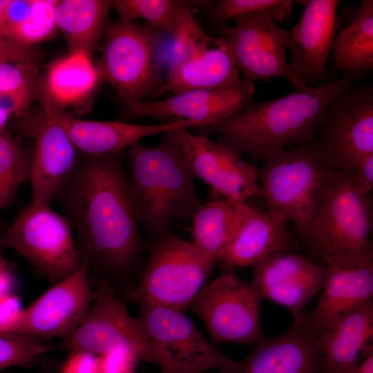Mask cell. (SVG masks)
I'll return each mask as SVG.
<instances>
[{
  "mask_svg": "<svg viewBox=\"0 0 373 373\" xmlns=\"http://www.w3.org/2000/svg\"><path fill=\"white\" fill-rule=\"evenodd\" d=\"M125 152L83 154L56 198L75 234L82 261L111 287L133 271L144 247Z\"/></svg>",
  "mask_w": 373,
  "mask_h": 373,
  "instance_id": "1",
  "label": "cell"
},
{
  "mask_svg": "<svg viewBox=\"0 0 373 373\" xmlns=\"http://www.w3.org/2000/svg\"><path fill=\"white\" fill-rule=\"evenodd\" d=\"M352 76L295 89L278 98L252 102L226 119L199 127L200 135H217V142L239 155L258 162L278 150L314 145L320 117L328 102L355 82Z\"/></svg>",
  "mask_w": 373,
  "mask_h": 373,
  "instance_id": "2",
  "label": "cell"
},
{
  "mask_svg": "<svg viewBox=\"0 0 373 373\" xmlns=\"http://www.w3.org/2000/svg\"><path fill=\"white\" fill-rule=\"evenodd\" d=\"M153 147L140 143L126 153L128 189L140 225L154 239L172 219L191 221L202 204L195 177L172 132Z\"/></svg>",
  "mask_w": 373,
  "mask_h": 373,
  "instance_id": "3",
  "label": "cell"
},
{
  "mask_svg": "<svg viewBox=\"0 0 373 373\" xmlns=\"http://www.w3.org/2000/svg\"><path fill=\"white\" fill-rule=\"evenodd\" d=\"M338 171L314 145H299L267 155L258 167L260 196L268 210L292 222L303 239Z\"/></svg>",
  "mask_w": 373,
  "mask_h": 373,
  "instance_id": "4",
  "label": "cell"
},
{
  "mask_svg": "<svg viewBox=\"0 0 373 373\" xmlns=\"http://www.w3.org/2000/svg\"><path fill=\"white\" fill-rule=\"evenodd\" d=\"M164 35L150 25L119 19L106 27L95 65L100 79L113 88L126 108L146 95L155 96L162 86L166 64Z\"/></svg>",
  "mask_w": 373,
  "mask_h": 373,
  "instance_id": "5",
  "label": "cell"
},
{
  "mask_svg": "<svg viewBox=\"0 0 373 373\" xmlns=\"http://www.w3.org/2000/svg\"><path fill=\"white\" fill-rule=\"evenodd\" d=\"M216 262L191 242L166 231L155 239L131 297L140 307L182 312L204 287Z\"/></svg>",
  "mask_w": 373,
  "mask_h": 373,
  "instance_id": "6",
  "label": "cell"
},
{
  "mask_svg": "<svg viewBox=\"0 0 373 373\" xmlns=\"http://www.w3.org/2000/svg\"><path fill=\"white\" fill-rule=\"evenodd\" d=\"M372 193L360 191L350 172H341L325 195L303 238L323 260L342 255L373 256Z\"/></svg>",
  "mask_w": 373,
  "mask_h": 373,
  "instance_id": "7",
  "label": "cell"
},
{
  "mask_svg": "<svg viewBox=\"0 0 373 373\" xmlns=\"http://www.w3.org/2000/svg\"><path fill=\"white\" fill-rule=\"evenodd\" d=\"M314 146L333 169L350 172L373 154V86L355 82L336 94L318 121Z\"/></svg>",
  "mask_w": 373,
  "mask_h": 373,
  "instance_id": "8",
  "label": "cell"
},
{
  "mask_svg": "<svg viewBox=\"0 0 373 373\" xmlns=\"http://www.w3.org/2000/svg\"><path fill=\"white\" fill-rule=\"evenodd\" d=\"M292 5V1L283 0L266 10L236 18L234 26L220 30L232 45L244 81L254 84L282 77L295 89L310 87L291 72L287 59L289 32L278 24L291 17Z\"/></svg>",
  "mask_w": 373,
  "mask_h": 373,
  "instance_id": "9",
  "label": "cell"
},
{
  "mask_svg": "<svg viewBox=\"0 0 373 373\" xmlns=\"http://www.w3.org/2000/svg\"><path fill=\"white\" fill-rule=\"evenodd\" d=\"M10 248L55 284L73 273L82 260L73 229L49 204L31 202L1 235L0 248Z\"/></svg>",
  "mask_w": 373,
  "mask_h": 373,
  "instance_id": "10",
  "label": "cell"
},
{
  "mask_svg": "<svg viewBox=\"0 0 373 373\" xmlns=\"http://www.w3.org/2000/svg\"><path fill=\"white\" fill-rule=\"evenodd\" d=\"M137 317L154 345L161 373H239L240 362L224 355L182 312L140 307Z\"/></svg>",
  "mask_w": 373,
  "mask_h": 373,
  "instance_id": "11",
  "label": "cell"
},
{
  "mask_svg": "<svg viewBox=\"0 0 373 373\" xmlns=\"http://www.w3.org/2000/svg\"><path fill=\"white\" fill-rule=\"evenodd\" d=\"M61 342L68 352L84 350L99 356L115 348H124L133 352L137 361L158 364L156 350L144 327L103 280H99L94 289L93 300L84 320Z\"/></svg>",
  "mask_w": 373,
  "mask_h": 373,
  "instance_id": "12",
  "label": "cell"
},
{
  "mask_svg": "<svg viewBox=\"0 0 373 373\" xmlns=\"http://www.w3.org/2000/svg\"><path fill=\"white\" fill-rule=\"evenodd\" d=\"M231 269L204 285L189 307L214 343L255 344L263 337L261 300Z\"/></svg>",
  "mask_w": 373,
  "mask_h": 373,
  "instance_id": "13",
  "label": "cell"
},
{
  "mask_svg": "<svg viewBox=\"0 0 373 373\" xmlns=\"http://www.w3.org/2000/svg\"><path fill=\"white\" fill-rule=\"evenodd\" d=\"M195 178L210 186L222 200L247 203L260 195L258 167L231 149L187 128L173 131Z\"/></svg>",
  "mask_w": 373,
  "mask_h": 373,
  "instance_id": "14",
  "label": "cell"
},
{
  "mask_svg": "<svg viewBox=\"0 0 373 373\" xmlns=\"http://www.w3.org/2000/svg\"><path fill=\"white\" fill-rule=\"evenodd\" d=\"M87 264L82 261L73 273L23 309L15 333L67 338L84 320L93 300Z\"/></svg>",
  "mask_w": 373,
  "mask_h": 373,
  "instance_id": "15",
  "label": "cell"
},
{
  "mask_svg": "<svg viewBox=\"0 0 373 373\" xmlns=\"http://www.w3.org/2000/svg\"><path fill=\"white\" fill-rule=\"evenodd\" d=\"M252 267L250 287L257 297L285 307L293 317L323 289L326 278L325 265L294 252L274 254Z\"/></svg>",
  "mask_w": 373,
  "mask_h": 373,
  "instance_id": "16",
  "label": "cell"
},
{
  "mask_svg": "<svg viewBox=\"0 0 373 373\" xmlns=\"http://www.w3.org/2000/svg\"><path fill=\"white\" fill-rule=\"evenodd\" d=\"M291 327L273 338L262 337L240 362L239 373H322L324 358L318 344L319 332L311 313L294 317Z\"/></svg>",
  "mask_w": 373,
  "mask_h": 373,
  "instance_id": "17",
  "label": "cell"
},
{
  "mask_svg": "<svg viewBox=\"0 0 373 373\" xmlns=\"http://www.w3.org/2000/svg\"><path fill=\"white\" fill-rule=\"evenodd\" d=\"M326 278L314 312V325L319 333L341 317L373 300V256L342 255L323 259Z\"/></svg>",
  "mask_w": 373,
  "mask_h": 373,
  "instance_id": "18",
  "label": "cell"
},
{
  "mask_svg": "<svg viewBox=\"0 0 373 373\" xmlns=\"http://www.w3.org/2000/svg\"><path fill=\"white\" fill-rule=\"evenodd\" d=\"M43 105L44 115L35 133L29 180L32 201L50 205L74 171L79 155L59 121L64 112Z\"/></svg>",
  "mask_w": 373,
  "mask_h": 373,
  "instance_id": "19",
  "label": "cell"
},
{
  "mask_svg": "<svg viewBox=\"0 0 373 373\" xmlns=\"http://www.w3.org/2000/svg\"><path fill=\"white\" fill-rule=\"evenodd\" d=\"M251 84L243 89H199L184 91L153 102H140L127 107L131 119L151 118L164 122L189 120L204 126L220 122L242 110L254 100Z\"/></svg>",
  "mask_w": 373,
  "mask_h": 373,
  "instance_id": "20",
  "label": "cell"
},
{
  "mask_svg": "<svg viewBox=\"0 0 373 373\" xmlns=\"http://www.w3.org/2000/svg\"><path fill=\"white\" fill-rule=\"evenodd\" d=\"M338 0H310L305 3L300 21L290 30L289 68L309 86L325 72L334 43Z\"/></svg>",
  "mask_w": 373,
  "mask_h": 373,
  "instance_id": "21",
  "label": "cell"
},
{
  "mask_svg": "<svg viewBox=\"0 0 373 373\" xmlns=\"http://www.w3.org/2000/svg\"><path fill=\"white\" fill-rule=\"evenodd\" d=\"M164 76L155 96L199 89H243L253 84L241 78L232 45L224 34L197 56L166 66Z\"/></svg>",
  "mask_w": 373,
  "mask_h": 373,
  "instance_id": "22",
  "label": "cell"
},
{
  "mask_svg": "<svg viewBox=\"0 0 373 373\" xmlns=\"http://www.w3.org/2000/svg\"><path fill=\"white\" fill-rule=\"evenodd\" d=\"M59 121L77 150L88 155L126 151L148 136L204 126L200 122L189 120H175L159 124L85 120L66 113L60 114Z\"/></svg>",
  "mask_w": 373,
  "mask_h": 373,
  "instance_id": "23",
  "label": "cell"
},
{
  "mask_svg": "<svg viewBox=\"0 0 373 373\" xmlns=\"http://www.w3.org/2000/svg\"><path fill=\"white\" fill-rule=\"evenodd\" d=\"M289 222L271 211L254 210L218 260L228 268L253 266L278 253H297Z\"/></svg>",
  "mask_w": 373,
  "mask_h": 373,
  "instance_id": "24",
  "label": "cell"
},
{
  "mask_svg": "<svg viewBox=\"0 0 373 373\" xmlns=\"http://www.w3.org/2000/svg\"><path fill=\"white\" fill-rule=\"evenodd\" d=\"M373 300L341 317L321 332L319 349L324 358L322 373H351L373 351Z\"/></svg>",
  "mask_w": 373,
  "mask_h": 373,
  "instance_id": "25",
  "label": "cell"
},
{
  "mask_svg": "<svg viewBox=\"0 0 373 373\" xmlns=\"http://www.w3.org/2000/svg\"><path fill=\"white\" fill-rule=\"evenodd\" d=\"M99 80L90 55L85 51L69 52L49 67L42 102L64 112V107L79 104L90 97Z\"/></svg>",
  "mask_w": 373,
  "mask_h": 373,
  "instance_id": "26",
  "label": "cell"
},
{
  "mask_svg": "<svg viewBox=\"0 0 373 373\" xmlns=\"http://www.w3.org/2000/svg\"><path fill=\"white\" fill-rule=\"evenodd\" d=\"M255 209L247 203L213 200L202 204L191 221V242L216 261Z\"/></svg>",
  "mask_w": 373,
  "mask_h": 373,
  "instance_id": "27",
  "label": "cell"
},
{
  "mask_svg": "<svg viewBox=\"0 0 373 373\" xmlns=\"http://www.w3.org/2000/svg\"><path fill=\"white\" fill-rule=\"evenodd\" d=\"M347 14L332 52L335 69L356 79L373 69V1L362 0Z\"/></svg>",
  "mask_w": 373,
  "mask_h": 373,
  "instance_id": "28",
  "label": "cell"
},
{
  "mask_svg": "<svg viewBox=\"0 0 373 373\" xmlns=\"http://www.w3.org/2000/svg\"><path fill=\"white\" fill-rule=\"evenodd\" d=\"M112 7L107 0H61L55 5V21L64 35L69 52L92 55L106 31Z\"/></svg>",
  "mask_w": 373,
  "mask_h": 373,
  "instance_id": "29",
  "label": "cell"
},
{
  "mask_svg": "<svg viewBox=\"0 0 373 373\" xmlns=\"http://www.w3.org/2000/svg\"><path fill=\"white\" fill-rule=\"evenodd\" d=\"M57 0H12L2 32L7 39L19 45H32L55 32Z\"/></svg>",
  "mask_w": 373,
  "mask_h": 373,
  "instance_id": "30",
  "label": "cell"
},
{
  "mask_svg": "<svg viewBox=\"0 0 373 373\" xmlns=\"http://www.w3.org/2000/svg\"><path fill=\"white\" fill-rule=\"evenodd\" d=\"M209 1H182L173 32L171 36L167 65L187 61L209 48L215 38L198 24L195 13L200 8L211 5Z\"/></svg>",
  "mask_w": 373,
  "mask_h": 373,
  "instance_id": "31",
  "label": "cell"
},
{
  "mask_svg": "<svg viewBox=\"0 0 373 373\" xmlns=\"http://www.w3.org/2000/svg\"><path fill=\"white\" fill-rule=\"evenodd\" d=\"M31 155L25 153L5 128L0 132V211L14 200L29 180Z\"/></svg>",
  "mask_w": 373,
  "mask_h": 373,
  "instance_id": "32",
  "label": "cell"
},
{
  "mask_svg": "<svg viewBox=\"0 0 373 373\" xmlns=\"http://www.w3.org/2000/svg\"><path fill=\"white\" fill-rule=\"evenodd\" d=\"M182 1L173 0H115L112 7L119 20L135 22L144 19L158 31L171 37Z\"/></svg>",
  "mask_w": 373,
  "mask_h": 373,
  "instance_id": "33",
  "label": "cell"
},
{
  "mask_svg": "<svg viewBox=\"0 0 373 373\" xmlns=\"http://www.w3.org/2000/svg\"><path fill=\"white\" fill-rule=\"evenodd\" d=\"M57 347L46 338L21 333H0V370L40 363Z\"/></svg>",
  "mask_w": 373,
  "mask_h": 373,
  "instance_id": "34",
  "label": "cell"
},
{
  "mask_svg": "<svg viewBox=\"0 0 373 373\" xmlns=\"http://www.w3.org/2000/svg\"><path fill=\"white\" fill-rule=\"evenodd\" d=\"M32 66L0 61V106L11 114L21 115L30 102Z\"/></svg>",
  "mask_w": 373,
  "mask_h": 373,
  "instance_id": "35",
  "label": "cell"
},
{
  "mask_svg": "<svg viewBox=\"0 0 373 373\" xmlns=\"http://www.w3.org/2000/svg\"><path fill=\"white\" fill-rule=\"evenodd\" d=\"M283 0H220L211 9L213 20L224 23L229 19L257 12L275 6Z\"/></svg>",
  "mask_w": 373,
  "mask_h": 373,
  "instance_id": "36",
  "label": "cell"
},
{
  "mask_svg": "<svg viewBox=\"0 0 373 373\" xmlns=\"http://www.w3.org/2000/svg\"><path fill=\"white\" fill-rule=\"evenodd\" d=\"M39 52L32 46L17 44L0 35V61L34 66Z\"/></svg>",
  "mask_w": 373,
  "mask_h": 373,
  "instance_id": "37",
  "label": "cell"
},
{
  "mask_svg": "<svg viewBox=\"0 0 373 373\" xmlns=\"http://www.w3.org/2000/svg\"><path fill=\"white\" fill-rule=\"evenodd\" d=\"M101 372L135 373L137 360L131 351L124 348H115L100 355Z\"/></svg>",
  "mask_w": 373,
  "mask_h": 373,
  "instance_id": "38",
  "label": "cell"
},
{
  "mask_svg": "<svg viewBox=\"0 0 373 373\" xmlns=\"http://www.w3.org/2000/svg\"><path fill=\"white\" fill-rule=\"evenodd\" d=\"M59 373H101L100 356L84 350L69 352Z\"/></svg>",
  "mask_w": 373,
  "mask_h": 373,
  "instance_id": "39",
  "label": "cell"
},
{
  "mask_svg": "<svg viewBox=\"0 0 373 373\" xmlns=\"http://www.w3.org/2000/svg\"><path fill=\"white\" fill-rule=\"evenodd\" d=\"M23 309L19 296L14 293L0 297V333H15Z\"/></svg>",
  "mask_w": 373,
  "mask_h": 373,
  "instance_id": "40",
  "label": "cell"
},
{
  "mask_svg": "<svg viewBox=\"0 0 373 373\" xmlns=\"http://www.w3.org/2000/svg\"><path fill=\"white\" fill-rule=\"evenodd\" d=\"M350 173L361 192L372 193L373 188V154L362 159Z\"/></svg>",
  "mask_w": 373,
  "mask_h": 373,
  "instance_id": "41",
  "label": "cell"
},
{
  "mask_svg": "<svg viewBox=\"0 0 373 373\" xmlns=\"http://www.w3.org/2000/svg\"><path fill=\"white\" fill-rule=\"evenodd\" d=\"M16 278L12 268L3 257L0 248V297L12 294Z\"/></svg>",
  "mask_w": 373,
  "mask_h": 373,
  "instance_id": "42",
  "label": "cell"
},
{
  "mask_svg": "<svg viewBox=\"0 0 373 373\" xmlns=\"http://www.w3.org/2000/svg\"><path fill=\"white\" fill-rule=\"evenodd\" d=\"M351 373H373V351H371Z\"/></svg>",
  "mask_w": 373,
  "mask_h": 373,
  "instance_id": "43",
  "label": "cell"
},
{
  "mask_svg": "<svg viewBox=\"0 0 373 373\" xmlns=\"http://www.w3.org/2000/svg\"><path fill=\"white\" fill-rule=\"evenodd\" d=\"M12 1V0H0V35H1L7 21L8 10Z\"/></svg>",
  "mask_w": 373,
  "mask_h": 373,
  "instance_id": "44",
  "label": "cell"
},
{
  "mask_svg": "<svg viewBox=\"0 0 373 373\" xmlns=\"http://www.w3.org/2000/svg\"><path fill=\"white\" fill-rule=\"evenodd\" d=\"M40 373H59V365L54 361H42Z\"/></svg>",
  "mask_w": 373,
  "mask_h": 373,
  "instance_id": "45",
  "label": "cell"
},
{
  "mask_svg": "<svg viewBox=\"0 0 373 373\" xmlns=\"http://www.w3.org/2000/svg\"><path fill=\"white\" fill-rule=\"evenodd\" d=\"M11 113L0 106V132L6 128V125Z\"/></svg>",
  "mask_w": 373,
  "mask_h": 373,
  "instance_id": "46",
  "label": "cell"
},
{
  "mask_svg": "<svg viewBox=\"0 0 373 373\" xmlns=\"http://www.w3.org/2000/svg\"><path fill=\"white\" fill-rule=\"evenodd\" d=\"M101 373H106V372H101Z\"/></svg>",
  "mask_w": 373,
  "mask_h": 373,
  "instance_id": "47",
  "label": "cell"
}]
</instances>
